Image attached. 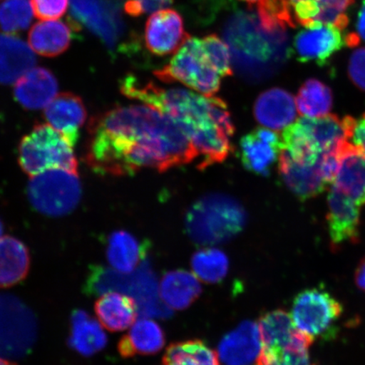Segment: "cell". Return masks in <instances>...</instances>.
<instances>
[{"label": "cell", "mask_w": 365, "mask_h": 365, "mask_svg": "<svg viewBox=\"0 0 365 365\" xmlns=\"http://www.w3.org/2000/svg\"><path fill=\"white\" fill-rule=\"evenodd\" d=\"M85 160L101 175H133L143 168L160 173L198 157L180 127L150 105L110 109L91 120Z\"/></svg>", "instance_id": "6da1fadb"}, {"label": "cell", "mask_w": 365, "mask_h": 365, "mask_svg": "<svg viewBox=\"0 0 365 365\" xmlns=\"http://www.w3.org/2000/svg\"><path fill=\"white\" fill-rule=\"evenodd\" d=\"M120 89L128 98L158 109L180 127L202 157L199 170L222 163L232 152L235 125L222 99L186 89L163 88L134 76L123 79Z\"/></svg>", "instance_id": "7a4b0ae2"}, {"label": "cell", "mask_w": 365, "mask_h": 365, "mask_svg": "<svg viewBox=\"0 0 365 365\" xmlns=\"http://www.w3.org/2000/svg\"><path fill=\"white\" fill-rule=\"evenodd\" d=\"M355 118L328 114L303 118L287 127L281 137L282 150L295 162L316 163L324 153L337 150L352 138Z\"/></svg>", "instance_id": "3957f363"}, {"label": "cell", "mask_w": 365, "mask_h": 365, "mask_svg": "<svg viewBox=\"0 0 365 365\" xmlns=\"http://www.w3.org/2000/svg\"><path fill=\"white\" fill-rule=\"evenodd\" d=\"M245 210L238 200L225 194H209L191 205L185 217L190 239L200 245L225 243L243 230Z\"/></svg>", "instance_id": "277c9868"}, {"label": "cell", "mask_w": 365, "mask_h": 365, "mask_svg": "<svg viewBox=\"0 0 365 365\" xmlns=\"http://www.w3.org/2000/svg\"><path fill=\"white\" fill-rule=\"evenodd\" d=\"M73 148L66 137L51 125H36L21 141L20 166L31 177L51 170L77 173L78 163Z\"/></svg>", "instance_id": "5b68a950"}, {"label": "cell", "mask_w": 365, "mask_h": 365, "mask_svg": "<svg viewBox=\"0 0 365 365\" xmlns=\"http://www.w3.org/2000/svg\"><path fill=\"white\" fill-rule=\"evenodd\" d=\"M154 74L166 83L180 82L207 97H213L217 93L222 78L205 53L202 39L191 36L170 63Z\"/></svg>", "instance_id": "8992f818"}, {"label": "cell", "mask_w": 365, "mask_h": 365, "mask_svg": "<svg viewBox=\"0 0 365 365\" xmlns=\"http://www.w3.org/2000/svg\"><path fill=\"white\" fill-rule=\"evenodd\" d=\"M27 195L31 205L43 215L66 216L74 211L81 198L78 173L51 170L31 177Z\"/></svg>", "instance_id": "52a82bcc"}, {"label": "cell", "mask_w": 365, "mask_h": 365, "mask_svg": "<svg viewBox=\"0 0 365 365\" xmlns=\"http://www.w3.org/2000/svg\"><path fill=\"white\" fill-rule=\"evenodd\" d=\"M342 313L344 307L329 292L312 287L295 297L290 314L299 331L314 340H327L336 335Z\"/></svg>", "instance_id": "ba28073f"}, {"label": "cell", "mask_w": 365, "mask_h": 365, "mask_svg": "<svg viewBox=\"0 0 365 365\" xmlns=\"http://www.w3.org/2000/svg\"><path fill=\"white\" fill-rule=\"evenodd\" d=\"M345 30L324 23L305 27L294 39L297 58L300 62L325 65L345 46L353 48L359 44V35L346 33Z\"/></svg>", "instance_id": "9c48e42d"}, {"label": "cell", "mask_w": 365, "mask_h": 365, "mask_svg": "<svg viewBox=\"0 0 365 365\" xmlns=\"http://www.w3.org/2000/svg\"><path fill=\"white\" fill-rule=\"evenodd\" d=\"M71 13L76 21L98 36L108 48L120 41L124 23L120 8L113 0H71Z\"/></svg>", "instance_id": "30bf717a"}, {"label": "cell", "mask_w": 365, "mask_h": 365, "mask_svg": "<svg viewBox=\"0 0 365 365\" xmlns=\"http://www.w3.org/2000/svg\"><path fill=\"white\" fill-rule=\"evenodd\" d=\"M327 202V221L331 249L339 250L344 244H357L362 207L334 185L328 195Z\"/></svg>", "instance_id": "8fae6325"}, {"label": "cell", "mask_w": 365, "mask_h": 365, "mask_svg": "<svg viewBox=\"0 0 365 365\" xmlns=\"http://www.w3.org/2000/svg\"><path fill=\"white\" fill-rule=\"evenodd\" d=\"M190 36L180 14L170 9L155 12L145 25V45L155 56H166L177 52Z\"/></svg>", "instance_id": "7c38bea8"}, {"label": "cell", "mask_w": 365, "mask_h": 365, "mask_svg": "<svg viewBox=\"0 0 365 365\" xmlns=\"http://www.w3.org/2000/svg\"><path fill=\"white\" fill-rule=\"evenodd\" d=\"M281 150V137L268 128L255 129L240 140L242 163L255 175H268Z\"/></svg>", "instance_id": "4fadbf2b"}, {"label": "cell", "mask_w": 365, "mask_h": 365, "mask_svg": "<svg viewBox=\"0 0 365 365\" xmlns=\"http://www.w3.org/2000/svg\"><path fill=\"white\" fill-rule=\"evenodd\" d=\"M262 349L258 324L245 321L223 336L217 354L225 365H251L257 363Z\"/></svg>", "instance_id": "5bb4252c"}, {"label": "cell", "mask_w": 365, "mask_h": 365, "mask_svg": "<svg viewBox=\"0 0 365 365\" xmlns=\"http://www.w3.org/2000/svg\"><path fill=\"white\" fill-rule=\"evenodd\" d=\"M278 168L287 188L302 200L316 197L329 185L323 175L321 158L314 164H303L282 150Z\"/></svg>", "instance_id": "9a60e30c"}, {"label": "cell", "mask_w": 365, "mask_h": 365, "mask_svg": "<svg viewBox=\"0 0 365 365\" xmlns=\"http://www.w3.org/2000/svg\"><path fill=\"white\" fill-rule=\"evenodd\" d=\"M86 115L83 101L78 96L71 93L58 95L44 111L48 125L65 135L74 147L78 141L80 129L85 124Z\"/></svg>", "instance_id": "2e32d148"}, {"label": "cell", "mask_w": 365, "mask_h": 365, "mask_svg": "<svg viewBox=\"0 0 365 365\" xmlns=\"http://www.w3.org/2000/svg\"><path fill=\"white\" fill-rule=\"evenodd\" d=\"M334 182L360 207L365 205V150L349 143L341 148Z\"/></svg>", "instance_id": "e0dca14e"}, {"label": "cell", "mask_w": 365, "mask_h": 365, "mask_svg": "<svg viewBox=\"0 0 365 365\" xmlns=\"http://www.w3.org/2000/svg\"><path fill=\"white\" fill-rule=\"evenodd\" d=\"M254 115L259 125L268 129H286L293 124L297 116L293 95L277 88L264 91L255 103Z\"/></svg>", "instance_id": "ac0fdd59"}, {"label": "cell", "mask_w": 365, "mask_h": 365, "mask_svg": "<svg viewBox=\"0 0 365 365\" xmlns=\"http://www.w3.org/2000/svg\"><path fill=\"white\" fill-rule=\"evenodd\" d=\"M58 81L44 68H33L18 80L14 94L23 108L31 110L45 108L57 97Z\"/></svg>", "instance_id": "d6986e66"}, {"label": "cell", "mask_w": 365, "mask_h": 365, "mask_svg": "<svg viewBox=\"0 0 365 365\" xmlns=\"http://www.w3.org/2000/svg\"><path fill=\"white\" fill-rule=\"evenodd\" d=\"M258 326L262 346L284 348L299 344L312 345L314 341L297 329L291 314L285 310L277 309L263 314Z\"/></svg>", "instance_id": "ffe728a7"}, {"label": "cell", "mask_w": 365, "mask_h": 365, "mask_svg": "<svg viewBox=\"0 0 365 365\" xmlns=\"http://www.w3.org/2000/svg\"><path fill=\"white\" fill-rule=\"evenodd\" d=\"M35 63L36 57L29 45L16 36L0 34V84L16 83Z\"/></svg>", "instance_id": "44dd1931"}, {"label": "cell", "mask_w": 365, "mask_h": 365, "mask_svg": "<svg viewBox=\"0 0 365 365\" xmlns=\"http://www.w3.org/2000/svg\"><path fill=\"white\" fill-rule=\"evenodd\" d=\"M165 334L152 319H136L118 344V352L124 358L158 354L165 345Z\"/></svg>", "instance_id": "7402d4cb"}, {"label": "cell", "mask_w": 365, "mask_h": 365, "mask_svg": "<svg viewBox=\"0 0 365 365\" xmlns=\"http://www.w3.org/2000/svg\"><path fill=\"white\" fill-rule=\"evenodd\" d=\"M136 301L131 296L113 291L103 294L95 304V312L105 329L123 331L136 321Z\"/></svg>", "instance_id": "603a6c76"}, {"label": "cell", "mask_w": 365, "mask_h": 365, "mask_svg": "<svg viewBox=\"0 0 365 365\" xmlns=\"http://www.w3.org/2000/svg\"><path fill=\"white\" fill-rule=\"evenodd\" d=\"M202 291L200 280L194 273L176 270L168 272L163 276L159 293L168 307L182 310L192 304Z\"/></svg>", "instance_id": "cb8c5ba5"}, {"label": "cell", "mask_w": 365, "mask_h": 365, "mask_svg": "<svg viewBox=\"0 0 365 365\" xmlns=\"http://www.w3.org/2000/svg\"><path fill=\"white\" fill-rule=\"evenodd\" d=\"M66 22L47 21L36 23L29 31V41L34 52L44 57H56L70 47L71 27Z\"/></svg>", "instance_id": "d4e9b609"}, {"label": "cell", "mask_w": 365, "mask_h": 365, "mask_svg": "<svg viewBox=\"0 0 365 365\" xmlns=\"http://www.w3.org/2000/svg\"><path fill=\"white\" fill-rule=\"evenodd\" d=\"M108 344V336L98 319L84 310H76L71 317L70 345L83 356L94 355Z\"/></svg>", "instance_id": "484cf974"}, {"label": "cell", "mask_w": 365, "mask_h": 365, "mask_svg": "<svg viewBox=\"0 0 365 365\" xmlns=\"http://www.w3.org/2000/svg\"><path fill=\"white\" fill-rule=\"evenodd\" d=\"M30 267L29 250L21 241L11 236L0 238V287L18 284L27 275Z\"/></svg>", "instance_id": "4316f807"}, {"label": "cell", "mask_w": 365, "mask_h": 365, "mask_svg": "<svg viewBox=\"0 0 365 365\" xmlns=\"http://www.w3.org/2000/svg\"><path fill=\"white\" fill-rule=\"evenodd\" d=\"M145 249L135 236L124 230L109 236L107 258L113 270L123 274L133 272L145 257Z\"/></svg>", "instance_id": "83f0119b"}, {"label": "cell", "mask_w": 365, "mask_h": 365, "mask_svg": "<svg viewBox=\"0 0 365 365\" xmlns=\"http://www.w3.org/2000/svg\"><path fill=\"white\" fill-rule=\"evenodd\" d=\"M333 103L331 90L322 81L309 79L301 86L297 107L305 118H321L329 114Z\"/></svg>", "instance_id": "f1b7e54d"}, {"label": "cell", "mask_w": 365, "mask_h": 365, "mask_svg": "<svg viewBox=\"0 0 365 365\" xmlns=\"http://www.w3.org/2000/svg\"><path fill=\"white\" fill-rule=\"evenodd\" d=\"M163 365H220L218 355L202 340L171 344L163 356Z\"/></svg>", "instance_id": "f546056e"}, {"label": "cell", "mask_w": 365, "mask_h": 365, "mask_svg": "<svg viewBox=\"0 0 365 365\" xmlns=\"http://www.w3.org/2000/svg\"><path fill=\"white\" fill-rule=\"evenodd\" d=\"M193 273L207 284H217L227 276L230 261L225 252L216 248L197 251L191 258Z\"/></svg>", "instance_id": "4dcf8cb0"}, {"label": "cell", "mask_w": 365, "mask_h": 365, "mask_svg": "<svg viewBox=\"0 0 365 365\" xmlns=\"http://www.w3.org/2000/svg\"><path fill=\"white\" fill-rule=\"evenodd\" d=\"M30 0H0V30L14 34L24 31L33 21Z\"/></svg>", "instance_id": "1f68e13d"}, {"label": "cell", "mask_w": 365, "mask_h": 365, "mask_svg": "<svg viewBox=\"0 0 365 365\" xmlns=\"http://www.w3.org/2000/svg\"><path fill=\"white\" fill-rule=\"evenodd\" d=\"M310 346H262L255 365H314L309 353Z\"/></svg>", "instance_id": "d6a6232c"}, {"label": "cell", "mask_w": 365, "mask_h": 365, "mask_svg": "<svg viewBox=\"0 0 365 365\" xmlns=\"http://www.w3.org/2000/svg\"><path fill=\"white\" fill-rule=\"evenodd\" d=\"M205 53L222 77L232 75L230 48L218 36L211 34L202 39Z\"/></svg>", "instance_id": "836d02e7"}, {"label": "cell", "mask_w": 365, "mask_h": 365, "mask_svg": "<svg viewBox=\"0 0 365 365\" xmlns=\"http://www.w3.org/2000/svg\"><path fill=\"white\" fill-rule=\"evenodd\" d=\"M319 3L321 8L319 23L346 29L349 23L346 11L353 6L354 0H319Z\"/></svg>", "instance_id": "e575fe53"}, {"label": "cell", "mask_w": 365, "mask_h": 365, "mask_svg": "<svg viewBox=\"0 0 365 365\" xmlns=\"http://www.w3.org/2000/svg\"><path fill=\"white\" fill-rule=\"evenodd\" d=\"M297 25L308 27L319 23L321 8L319 0H287Z\"/></svg>", "instance_id": "d590c367"}, {"label": "cell", "mask_w": 365, "mask_h": 365, "mask_svg": "<svg viewBox=\"0 0 365 365\" xmlns=\"http://www.w3.org/2000/svg\"><path fill=\"white\" fill-rule=\"evenodd\" d=\"M36 18L48 21L61 18L67 11L68 0H31Z\"/></svg>", "instance_id": "8d00e7d4"}, {"label": "cell", "mask_w": 365, "mask_h": 365, "mask_svg": "<svg viewBox=\"0 0 365 365\" xmlns=\"http://www.w3.org/2000/svg\"><path fill=\"white\" fill-rule=\"evenodd\" d=\"M173 0H127L125 11L132 16L163 10L171 6Z\"/></svg>", "instance_id": "74e56055"}, {"label": "cell", "mask_w": 365, "mask_h": 365, "mask_svg": "<svg viewBox=\"0 0 365 365\" xmlns=\"http://www.w3.org/2000/svg\"><path fill=\"white\" fill-rule=\"evenodd\" d=\"M349 76L357 88L365 91V48L356 49L351 56Z\"/></svg>", "instance_id": "f35d334b"}, {"label": "cell", "mask_w": 365, "mask_h": 365, "mask_svg": "<svg viewBox=\"0 0 365 365\" xmlns=\"http://www.w3.org/2000/svg\"><path fill=\"white\" fill-rule=\"evenodd\" d=\"M352 138L356 145L365 150V113L356 120Z\"/></svg>", "instance_id": "ab89813d"}, {"label": "cell", "mask_w": 365, "mask_h": 365, "mask_svg": "<svg viewBox=\"0 0 365 365\" xmlns=\"http://www.w3.org/2000/svg\"><path fill=\"white\" fill-rule=\"evenodd\" d=\"M354 279L356 285L365 293V257L359 262L355 271Z\"/></svg>", "instance_id": "60d3db41"}, {"label": "cell", "mask_w": 365, "mask_h": 365, "mask_svg": "<svg viewBox=\"0 0 365 365\" xmlns=\"http://www.w3.org/2000/svg\"><path fill=\"white\" fill-rule=\"evenodd\" d=\"M357 30L359 38L365 41V0H364L359 13Z\"/></svg>", "instance_id": "b9f144b4"}, {"label": "cell", "mask_w": 365, "mask_h": 365, "mask_svg": "<svg viewBox=\"0 0 365 365\" xmlns=\"http://www.w3.org/2000/svg\"><path fill=\"white\" fill-rule=\"evenodd\" d=\"M241 1H245L246 3H248V4H257L262 2L263 0H241Z\"/></svg>", "instance_id": "7bdbcfd3"}, {"label": "cell", "mask_w": 365, "mask_h": 365, "mask_svg": "<svg viewBox=\"0 0 365 365\" xmlns=\"http://www.w3.org/2000/svg\"><path fill=\"white\" fill-rule=\"evenodd\" d=\"M0 365H15L10 361H8L6 359H4L0 358Z\"/></svg>", "instance_id": "ee69618b"}, {"label": "cell", "mask_w": 365, "mask_h": 365, "mask_svg": "<svg viewBox=\"0 0 365 365\" xmlns=\"http://www.w3.org/2000/svg\"><path fill=\"white\" fill-rule=\"evenodd\" d=\"M3 230H4L3 223L1 221H0V238H1V237H2Z\"/></svg>", "instance_id": "f6af8a7d"}]
</instances>
